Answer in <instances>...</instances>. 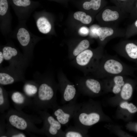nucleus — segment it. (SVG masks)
<instances>
[{"label": "nucleus", "mask_w": 137, "mask_h": 137, "mask_svg": "<svg viewBox=\"0 0 137 137\" xmlns=\"http://www.w3.org/2000/svg\"><path fill=\"white\" fill-rule=\"evenodd\" d=\"M9 102L8 94L1 86L0 87V112L1 114L9 109Z\"/></svg>", "instance_id": "obj_15"}, {"label": "nucleus", "mask_w": 137, "mask_h": 137, "mask_svg": "<svg viewBox=\"0 0 137 137\" xmlns=\"http://www.w3.org/2000/svg\"><path fill=\"white\" fill-rule=\"evenodd\" d=\"M5 118L7 123L18 130L42 134L41 129L36 125L43 122L39 116L28 114L22 110L11 108L6 113Z\"/></svg>", "instance_id": "obj_2"}, {"label": "nucleus", "mask_w": 137, "mask_h": 137, "mask_svg": "<svg viewBox=\"0 0 137 137\" xmlns=\"http://www.w3.org/2000/svg\"><path fill=\"white\" fill-rule=\"evenodd\" d=\"M119 13L118 11L109 9H105L101 14L102 19L106 22L115 21L119 18Z\"/></svg>", "instance_id": "obj_16"}, {"label": "nucleus", "mask_w": 137, "mask_h": 137, "mask_svg": "<svg viewBox=\"0 0 137 137\" xmlns=\"http://www.w3.org/2000/svg\"><path fill=\"white\" fill-rule=\"evenodd\" d=\"M38 88L36 85L27 83L25 84L24 86L23 90L25 94L26 95L33 98L36 95Z\"/></svg>", "instance_id": "obj_23"}, {"label": "nucleus", "mask_w": 137, "mask_h": 137, "mask_svg": "<svg viewBox=\"0 0 137 137\" xmlns=\"http://www.w3.org/2000/svg\"><path fill=\"white\" fill-rule=\"evenodd\" d=\"M6 135L7 137H26V135L20 130L6 124Z\"/></svg>", "instance_id": "obj_20"}, {"label": "nucleus", "mask_w": 137, "mask_h": 137, "mask_svg": "<svg viewBox=\"0 0 137 137\" xmlns=\"http://www.w3.org/2000/svg\"><path fill=\"white\" fill-rule=\"evenodd\" d=\"M6 113L1 114L0 116V137H7L6 135L5 120Z\"/></svg>", "instance_id": "obj_27"}, {"label": "nucleus", "mask_w": 137, "mask_h": 137, "mask_svg": "<svg viewBox=\"0 0 137 137\" xmlns=\"http://www.w3.org/2000/svg\"><path fill=\"white\" fill-rule=\"evenodd\" d=\"M120 106L122 108L127 109L131 113H134L137 112V107L132 103L123 102L120 104Z\"/></svg>", "instance_id": "obj_28"}, {"label": "nucleus", "mask_w": 137, "mask_h": 137, "mask_svg": "<svg viewBox=\"0 0 137 137\" xmlns=\"http://www.w3.org/2000/svg\"><path fill=\"white\" fill-rule=\"evenodd\" d=\"M75 83L78 91L83 95H96L101 90L100 82L95 79L82 78L77 80Z\"/></svg>", "instance_id": "obj_7"}, {"label": "nucleus", "mask_w": 137, "mask_h": 137, "mask_svg": "<svg viewBox=\"0 0 137 137\" xmlns=\"http://www.w3.org/2000/svg\"><path fill=\"white\" fill-rule=\"evenodd\" d=\"M36 112L43 122L41 128L42 134L48 137H64V132L61 129V124L47 111L40 110Z\"/></svg>", "instance_id": "obj_4"}, {"label": "nucleus", "mask_w": 137, "mask_h": 137, "mask_svg": "<svg viewBox=\"0 0 137 137\" xmlns=\"http://www.w3.org/2000/svg\"><path fill=\"white\" fill-rule=\"evenodd\" d=\"M103 67L106 72L112 75H118L124 69L123 66L120 62L113 59H110L106 61Z\"/></svg>", "instance_id": "obj_10"}, {"label": "nucleus", "mask_w": 137, "mask_h": 137, "mask_svg": "<svg viewBox=\"0 0 137 137\" xmlns=\"http://www.w3.org/2000/svg\"><path fill=\"white\" fill-rule=\"evenodd\" d=\"M101 3V0H91L90 1L84 3L82 7L86 10L92 9L94 11H97L100 8Z\"/></svg>", "instance_id": "obj_24"}, {"label": "nucleus", "mask_w": 137, "mask_h": 137, "mask_svg": "<svg viewBox=\"0 0 137 137\" xmlns=\"http://www.w3.org/2000/svg\"><path fill=\"white\" fill-rule=\"evenodd\" d=\"M91 101L82 103L73 118L75 126L87 130L89 127L99 121L100 115L98 107Z\"/></svg>", "instance_id": "obj_3"}, {"label": "nucleus", "mask_w": 137, "mask_h": 137, "mask_svg": "<svg viewBox=\"0 0 137 137\" xmlns=\"http://www.w3.org/2000/svg\"><path fill=\"white\" fill-rule=\"evenodd\" d=\"M120 0L122 1H125V0Z\"/></svg>", "instance_id": "obj_36"}, {"label": "nucleus", "mask_w": 137, "mask_h": 137, "mask_svg": "<svg viewBox=\"0 0 137 137\" xmlns=\"http://www.w3.org/2000/svg\"><path fill=\"white\" fill-rule=\"evenodd\" d=\"M94 52L90 49L83 51L74 58V62L81 69L86 68L95 57Z\"/></svg>", "instance_id": "obj_9"}, {"label": "nucleus", "mask_w": 137, "mask_h": 137, "mask_svg": "<svg viewBox=\"0 0 137 137\" xmlns=\"http://www.w3.org/2000/svg\"><path fill=\"white\" fill-rule=\"evenodd\" d=\"M4 59L3 52H0V64H1L3 62Z\"/></svg>", "instance_id": "obj_34"}, {"label": "nucleus", "mask_w": 137, "mask_h": 137, "mask_svg": "<svg viewBox=\"0 0 137 137\" xmlns=\"http://www.w3.org/2000/svg\"><path fill=\"white\" fill-rule=\"evenodd\" d=\"M89 32L88 29L86 27H83L80 29L79 32L82 35H83L88 34Z\"/></svg>", "instance_id": "obj_33"}, {"label": "nucleus", "mask_w": 137, "mask_h": 137, "mask_svg": "<svg viewBox=\"0 0 137 137\" xmlns=\"http://www.w3.org/2000/svg\"><path fill=\"white\" fill-rule=\"evenodd\" d=\"M135 128L136 129V130H137V124H136V126H135Z\"/></svg>", "instance_id": "obj_35"}, {"label": "nucleus", "mask_w": 137, "mask_h": 137, "mask_svg": "<svg viewBox=\"0 0 137 137\" xmlns=\"http://www.w3.org/2000/svg\"><path fill=\"white\" fill-rule=\"evenodd\" d=\"M16 37L19 43L23 46H26L30 42V33L24 28L21 27L19 29Z\"/></svg>", "instance_id": "obj_13"}, {"label": "nucleus", "mask_w": 137, "mask_h": 137, "mask_svg": "<svg viewBox=\"0 0 137 137\" xmlns=\"http://www.w3.org/2000/svg\"><path fill=\"white\" fill-rule=\"evenodd\" d=\"M36 24L38 30L42 33H48L51 30L52 25L45 16H42L39 17L37 20Z\"/></svg>", "instance_id": "obj_12"}, {"label": "nucleus", "mask_w": 137, "mask_h": 137, "mask_svg": "<svg viewBox=\"0 0 137 137\" xmlns=\"http://www.w3.org/2000/svg\"><path fill=\"white\" fill-rule=\"evenodd\" d=\"M126 54L132 60H137V44L133 42L127 43L125 47Z\"/></svg>", "instance_id": "obj_17"}, {"label": "nucleus", "mask_w": 137, "mask_h": 137, "mask_svg": "<svg viewBox=\"0 0 137 137\" xmlns=\"http://www.w3.org/2000/svg\"><path fill=\"white\" fill-rule=\"evenodd\" d=\"M90 46V42L88 40H82L71 51L70 54V57L75 58L81 52L88 49Z\"/></svg>", "instance_id": "obj_14"}, {"label": "nucleus", "mask_w": 137, "mask_h": 137, "mask_svg": "<svg viewBox=\"0 0 137 137\" xmlns=\"http://www.w3.org/2000/svg\"><path fill=\"white\" fill-rule=\"evenodd\" d=\"M87 130L75 125L70 126L64 131V137H86Z\"/></svg>", "instance_id": "obj_11"}, {"label": "nucleus", "mask_w": 137, "mask_h": 137, "mask_svg": "<svg viewBox=\"0 0 137 137\" xmlns=\"http://www.w3.org/2000/svg\"><path fill=\"white\" fill-rule=\"evenodd\" d=\"M2 52L4 59L6 60H10L18 54V52L15 48L8 46L4 47L3 48Z\"/></svg>", "instance_id": "obj_25"}, {"label": "nucleus", "mask_w": 137, "mask_h": 137, "mask_svg": "<svg viewBox=\"0 0 137 137\" xmlns=\"http://www.w3.org/2000/svg\"><path fill=\"white\" fill-rule=\"evenodd\" d=\"M114 32L113 29L108 27H100L98 28L96 35L101 41H104L107 37L112 35Z\"/></svg>", "instance_id": "obj_18"}, {"label": "nucleus", "mask_w": 137, "mask_h": 137, "mask_svg": "<svg viewBox=\"0 0 137 137\" xmlns=\"http://www.w3.org/2000/svg\"><path fill=\"white\" fill-rule=\"evenodd\" d=\"M58 89L61 95V103L64 104L73 101H76L78 94L75 85L64 75L60 76Z\"/></svg>", "instance_id": "obj_6"}, {"label": "nucleus", "mask_w": 137, "mask_h": 137, "mask_svg": "<svg viewBox=\"0 0 137 137\" xmlns=\"http://www.w3.org/2000/svg\"><path fill=\"white\" fill-rule=\"evenodd\" d=\"M15 81L14 78L9 74L6 73H0V84L5 85L13 83Z\"/></svg>", "instance_id": "obj_26"}, {"label": "nucleus", "mask_w": 137, "mask_h": 137, "mask_svg": "<svg viewBox=\"0 0 137 137\" xmlns=\"http://www.w3.org/2000/svg\"><path fill=\"white\" fill-rule=\"evenodd\" d=\"M73 17L75 20L86 25L90 24L92 20V18L90 15L81 11H77L75 12L73 14Z\"/></svg>", "instance_id": "obj_19"}, {"label": "nucleus", "mask_w": 137, "mask_h": 137, "mask_svg": "<svg viewBox=\"0 0 137 137\" xmlns=\"http://www.w3.org/2000/svg\"><path fill=\"white\" fill-rule=\"evenodd\" d=\"M8 8L7 0H0V15L2 17L7 13Z\"/></svg>", "instance_id": "obj_29"}, {"label": "nucleus", "mask_w": 137, "mask_h": 137, "mask_svg": "<svg viewBox=\"0 0 137 137\" xmlns=\"http://www.w3.org/2000/svg\"><path fill=\"white\" fill-rule=\"evenodd\" d=\"M10 96L16 110L21 111L26 107L31 108L32 104V99L25 93L15 91L11 93Z\"/></svg>", "instance_id": "obj_8"}, {"label": "nucleus", "mask_w": 137, "mask_h": 137, "mask_svg": "<svg viewBox=\"0 0 137 137\" xmlns=\"http://www.w3.org/2000/svg\"><path fill=\"white\" fill-rule=\"evenodd\" d=\"M58 89V84L52 80L41 82L36 95L32 99L30 108L36 112L47 111L58 106L56 93Z\"/></svg>", "instance_id": "obj_1"}, {"label": "nucleus", "mask_w": 137, "mask_h": 137, "mask_svg": "<svg viewBox=\"0 0 137 137\" xmlns=\"http://www.w3.org/2000/svg\"><path fill=\"white\" fill-rule=\"evenodd\" d=\"M130 35H134L137 33V19L131 26L130 29Z\"/></svg>", "instance_id": "obj_31"}, {"label": "nucleus", "mask_w": 137, "mask_h": 137, "mask_svg": "<svg viewBox=\"0 0 137 137\" xmlns=\"http://www.w3.org/2000/svg\"><path fill=\"white\" fill-rule=\"evenodd\" d=\"M12 1L15 5L19 7H27L31 4L30 0H12Z\"/></svg>", "instance_id": "obj_30"}, {"label": "nucleus", "mask_w": 137, "mask_h": 137, "mask_svg": "<svg viewBox=\"0 0 137 137\" xmlns=\"http://www.w3.org/2000/svg\"><path fill=\"white\" fill-rule=\"evenodd\" d=\"M133 89L132 85L129 83H125L120 91L121 96L122 99L127 100L131 97Z\"/></svg>", "instance_id": "obj_21"}, {"label": "nucleus", "mask_w": 137, "mask_h": 137, "mask_svg": "<svg viewBox=\"0 0 137 137\" xmlns=\"http://www.w3.org/2000/svg\"><path fill=\"white\" fill-rule=\"evenodd\" d=\"M82 104L73 101L61 106L58 105L52 109V115L62 125L67 126L71 119L73 118Z\"/></svg>", "instance_id": "obj_5"}, {"label": "nucleus", "mask_w": 137, "mask_h": 137, "mask_svg": "<svg viewBox=\"0 0 137 137\" xmlns=\"http://www.w3.org/2000/svg\"><path fill=\"white\" fill-rule=\"evenodd\" d=\"M131 12L132 15L134 18H137V1L134 7H132Z\"/></svg>", "instance_id": "obj_32"}, {"label": "nucleus", "mask_w": 137, "mask_h": 137, "mask_svg": "<svg viewBox=\"0 0 137 137\" xmlns=\"http://www.w3.org/2000/svg\"><path fill=\"white\" fill-rule=\"evenodd\" d=\"M114 84L113 86L112 91L115 94H117L120 92L122 88L124 85L125 82L123 77L119 75H117L113 78Z\"/></svg>", "instance_id": "obj_22"}]
</instances>
